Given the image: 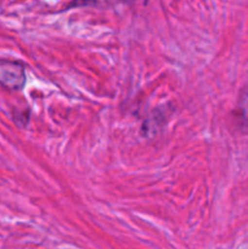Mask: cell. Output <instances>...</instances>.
Wrapping results in <instances>:
<instances>
[{"label": "cell", "instance_id": "obj_4", "mask_svg": "<svg viewBox=\"0 0 248 249\" xmlns=\"http://www.w3.org/2000/svg\"><path fill=\"white\" fill-rule=\"evenodd\" d=\"M145 2H147V0H145Z\"/></svg>", "mask_w": 248, "mask_h": 249}, {"label": "cell", "instance_id": "obj_2", "mask_svg": "<svg viewBox=\"0 0 248 249\" xmlns=\"http://www.w3.org/2000/svg\"><path fill=\"white\" fill-rule=\"evenodd\" d=\"M236 118L243 128L248 129V83L242 88L235 109Z\"/></svg>", "mask_w": 248, "mask_h": 249}, {"label": "cell", "instance_id": "obj_3", "mask_svg": "<svg viewBox=\"0 0 248 249\" xmlns=\"http://www.w3.org/2000/svg\"><path fill=\"white\" fill-rule=\"evenodd\" d=\"M96 0H72L70 5H67L66 9H72V7H79V6H87V5L94 4Z\"/></svg>", "mask_w": 248, "mask_h": 249}, {"label": "cell", "instance_id": "obj_1", "mask_svg": "<svg viewBox=\"0 0 248 249\" xmlns=\"http://www.w3.org/2000/svg\"><path fill=\"white\" fill-rule=\"evenodd\" d=\"M26 83V72L17 61L0 60V85L9 89H22Z\"/></svg>", "mask_w": 248, "mask_h": 249}]
</instances>
